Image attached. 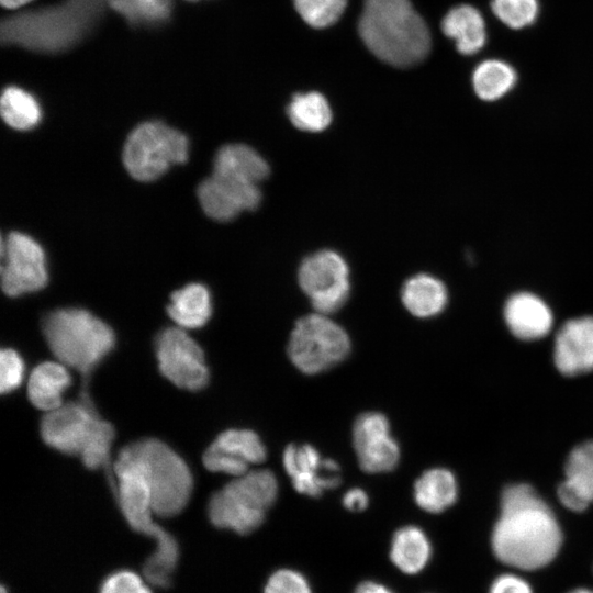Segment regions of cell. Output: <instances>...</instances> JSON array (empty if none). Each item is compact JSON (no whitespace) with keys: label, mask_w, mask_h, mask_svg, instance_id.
<instances>
[{"label":"cell","mask_w":593,"mask_h":593,"mask_svg":"<svg viewBox=\"0 0 593 593\" xmlns=\"http://www.w3.org/2000/svg\"><path fill=\"white\" fill-rule=\"evenodd\" d=\"M561 544L553 513L532 486L514 484L503 491L492 532V549L501 562L523 570L540 569L553 560Z\"/></svg>","instance_id":"1"},{"label":"cell","mask_w":593,"mask_h":593,"mask_svg":"<svg viewBox=\"0 0 593 593\" xmlns=\"http://www.w3.org/2000/svg\"><path fill=\"white\" fill-rule=\"evenodd\" d=\"M359 34L378 58L398 67L423 60L430 48L427 25L409 0H365Z\"/></svg>","instance_id":"2"},{"label":"cell","mask_w":593,"mask_h":593,"mask_svg":"<svg viewBox=\"0 0 593 593\" xmlns=\"http://www.w3.org/2000/svg\"><path fill=\"white\" fill-rule=\"evenodd\" d=\"M109 0H65L27 11L2 23V42L37 52H60L79 42Z\"/></svg>","instance_id":"3"},{"label":"cell","mask_w":593,"mask_h":593,"mask_svg":"<svg viewBox=\"0 0 593 593\" xmlns=\"http://www.w3.org/2000/svg\"><path fill=\"white\" fill-rule=\"evenodd\" d=\"M42 329L55 358L81 374L80 393L90 395V376L115 345L112 328L87 310L69 307L46 314Z\"/></svg>","instance_id":"4"},{"label":"cell","mask_w":593,"mask_h":593,"mask_svg":"<svg viewBox=\"0 0 593 593\" xmlns=\"http://www.w3.org/2000/svg\"><path fill=\"white\" fill-rule=\"evenodd\" d=\"M113 471L116 477L114 496L127 524L135 532L156 540L155 551L144 563V575L152 584L165 588L169 584L179 559L178 542L171 534L154 522L148 486L139 470L118 455Z\"/></svg>","instance_id":"5"},{"label":"cell","mask_w":593,"mask_h":593,"mask_svg":"<svg viewBox=\"0 0 593 593\" xmlns=\"http://www.w3.org/2000/svg\"><path fill=\"white\" fill-rule=\"evenodd\" d=\"M119 456L131 461L148 486L154 514L178 515L188 504L193 479L186 461L157 438H143L120 449Z\"/></svg>","instance_id":"6"},{"label":"cell","mask_w":593,"mask_h":593,"mask_svg":"<svg viewBox=\"0 0 593 593\" xmlns=\"http://www.w3.org/2000/svg\"><path fill=\"white\" fill-rule=\"evenodd\" d=\"M278 491L273 472L266 469L247 471L211 495L209 519L217 528L249 534L262 524Z\"/></svg>","instance_id":"7"},{"label":"cell","mask_w":593,"mask_h":593,"mask_svg":"<svg viewBox=\"0 0 593 593\" xmlns=\"http://www.w3.org/2000/svg\"><path fill=\"white\" fill-rule=\"evenodd\" d=\"M189 143L181 132L159 121L144 122L128 135L123 149V164L138 181H152L172 165L188 159Z\"/></svg>","instance_id":"8"},{"label":"cell","mask_w":593,"mask_h":593,"mask_svg":"<svg viewBox=\"0 0 593 593\" xmlns=\"http://www.w3.org/2000/svg\"><path fill=\"white\" fill-rule=\"evenodd\" d=\"M287 351L298 370L317 374L340 363L349 355L350 339L342 326L316 312L296 321Z\"/></svg>","instance_id":"9"},{"label":"cell","mask_w":593,"mask_h":593,"mask_svg":"<svg viewBox=\"0 0 593 593\" xmlns=\"http://www.w3.org/2000/svg\"><path fill=\"white\" fill-rule=\"evenodd\" d=\"M298 280L314 310L324 315L342 309L350 295L349 267L334 250L323 249L305 257Z\"/></svg>","instance_id":"10"},{"label":"cell","mask_w":593,"mask_h":593,"mask_svg":"<svg viewBox=\"0 0 593 593\" xmlns=\"http://www.w3.org/2000/svg\"><path fill=\"white\" fill-rule=\"evenodd\" d=\"M155 354L160 373L174 385L197 392L210 379L204 351L181 327H167L155 339Z\"/></svg>","instance_id":"11"},{"label":"cell","mask_w":593,"mask_h":593,"mask_svg":"<svg viewBox=\"0 0 593 593\" xmlns=\"http://www.w3.org/2000/svg\"><path fill=\"white\" fill-rule=\"evenodd\" d=\"M101 421L91 396H78L46 412L40 423L43 441L65 455L79 456Z\"/></svg>","instance_id":"12"},{"label":"cell","mask_w":593,"mask_h":593,"mask_svg":"<svg viewBox=\"0 0 593 593\" xmlns=\"http://www.w3.org/2000/svg\"><path fill=\"white\" fill-rule=\"evenodd\" d=\"M1 287L9 296L34 292L47 283L45 255L30 236L10 233L1 242Z\"/></svg>","instance_id":"13"},{"label":"cell","mask_w":593,"mask_h":593,"mask_svg":"<svg viewBox=\"0 0 593 593\" xmlns=\"http://www.w3.org/2000/svg\"><path fill=\"white\" fill-rule=\"evenodd\" d=\"M198 199L204 213L226 222L244 211L255 210L261 201L257 183L230 172L213 170L198 188Z\"/></svg>","instance_id":"14"},{"label":"cell","mask_w":593,"mask_h":593,"mask_svg":"<svg viewBox=\"0 0 593 593\" xmlns=\"http://www.w3.org/2000/svg\"><path fill=\"white\" fill-rule=\"evenodd\" d=\"M353 445L359 467L365 472H389L399 463L400 447L391 436L390 423L382 413L366 412L356 418Z\"/></svg>","instance_id":"15"},{"label":"cell","mask_w":593,"mask_h":593,"mask_svg":"<svg viewBox=\"0 0 593 593\" xmlns=\"http://www.w3.org/2000/svg\"><path fill=\"white\" fill-rule=\"evenodd\" d=\"M282 463L295 491L311 497L338 486L342 480L338 463L331 458L322 459L317 449L307 444L287 446Z\"/></svg>","instance_id":"16"},{"label":"cell","mask_w":593,"mask_h":593,"mask_svg":"<svg viewBox=\"0 0 593 593\" xmlns=\"http://www.w3.org/2000/svg\"><path fill=\"white\" fill-rule=\"evenodd\" d=\"M555 363L566 376L593 370V316L566 322L555 340Z\"/></svg>","instance_id":"17"},{"label":"cell","mask_w":593,"mask_h":593,"mask_svg":"<svg viewBox=\"0 0 593 593\" xmlns=\"http://www.w3.org/2000/svg\"><path fill=\"white\" fill-rule=\"evenodd\" d=\"M504 318L510 331L525 340L546 336L552 327V313L539 296L529 292L512 295L504 306Z\"/></svg>","instance_id":"18"},{"label":"cell","mask_w":593,"mask_h":593,"mask_svg":"<svg viewBox=\"0 0 593 593\" xmlns=\"http://www.w3.org/2000/svg\"><path fill=\"white\" fill-rule=\"evenodd\" d=\"M71 381L68 368L61 362H41L29 377V400L36 409L45 413L56 410L65 403L63 395Z\"/></svg>","instance_id":"19"},{"label":"cell","mask_w":593,"mask_h":593,"mask_svg":"<svg viewBox=\"0 0 593 593\" xmlns=\"http://www.w3.org/2000/svg\"><path fill=\"white\" fill-rule=\"evenodd\" d=\"M441 29L452 38L459 53L473 55L481 51L486 42L485 22L480 11L469 4H460L444 16Z\"/></svg>","instance_id":"20"},{"label":"cell","mask_w":593,"mask_h":593,"mask_svg":"<svg viewBox=\"0 0 593 593\" xmlns=\"http://www.w3.org/2000/svg\"><path fill=\"white\" fill-rule=\"evenodd\" d=\"M401 300L412 315L427 318L438 315L446 307L448 292L436 277L418 273L404 282Z\"/></svg>","instance_id":"21"},{"label":"cell","mask_w":593,"mask_h":593,"mask_svg":"<svg viewBox=\"0 0 593 593\" xmlns=\"http://www.w3.org/2000/svg\"><path fill=\"white\" fill-rule=\"evenodd\" d=\"M170 318L181 328H200L212 313L209 290L201 283H190L170 295L167 306Z\"/></svg>","instance_id":"22"},{"label":"cell","mask_w":593,"mask_h":593,"mask_svg":"<svg viewBox=\"0 0 593 593\" xmlns=\"http://www.w3.org/2000/svg\"><path fill=\"white\" fill-rule=\"evenodd\" d=\"M457 482L454 474L444 468H433L421 474L414 483V500L428 513H440L457 499Z\"/></svg>","instance_id":"23"},{"label":"cell","mask_w":593,"mask_h":593,"mask_svg":"<svg viewBox=\"0 0 593 593\" xmlns=\"http://www.w3.org/2000/svg\"><path fill=\"white\" fill-rule=\"evenodd\" d=\"M432 555L430 542L425 533L416 526L399 528L391 541L390 558L404 573L415 574L428 563Z\"/></svg>","instance_id":"24"},{"label":"cell","mask_w":593,"mask_h":593,"mask_svg":"<svg viewBox=\"0 0 593 593\" xmlns=\"http://www.w3.org/2000/svg\"><path fill=\"white\" fill-rule=\"evenodd\" d=\"M213 170L230 172L257 184L270 174L265 158L245 144L221 147L214 157Z\"/></svg>","instance_id":"25"},{"label":"cell","mask_w":593,"mask_h":593,"mask_svg":"<svg viewBox=\"0 0 593 593\" xmlns=\"http://www.w3.org/2000/svg\"><path fill=\"white\" fill-rule=\"evenodd\" d=\"M517 81L515 69L499 59L480 63L473 70L472 85L477 96L484 101H495L504 97Z\"/></svg>","instance_id":"26"},{"label":"cell","mask_w":593,"mask_h":593,"mask_svg":"<svg viewBox=\"0 0 593 593\" xmlns=\"http://www.w3.org/2000/svg\"><path fill=\"white\" fill-rule=\"evenodd\" d=\"M291 123L304 132H322L332 122V110L318 92L296 93L287 109Z\"/></svg>","instance_id":"27"},{"label":"cell","mask_w":593,"mask_h":593,"mask_svg":"<svg viewBox=\"0 0 593 593\" xmlns=\"http://www.w3.org/2000/svg\"><path fill=\"white\" fill-rule=\"evenodd\" d=\"M0 111L4 122L12 128L26 131L36 126L42 119L37 100L20 87L9 86L1 96Z\"/></svg>","instance_id":"28"},{"label":"cell","mask_w":593,"mask_h":593,"mask_svg":"<svg viewBox=\"0 0 593 593\" xmlns=\"http://www.w3.org/2000/svg\"><path fill=\"white\" fill-rule=\"evenodd\" d=\"M213 444L249 465L261 463L267 458V449L260 437L250 429H226L217 435Z\"/></svg>","instance_id":"29"},{"label":"cell","mask_w":593,"mask_h":593,"mask_svg":"<svg viewBox=\"0 0 593 593\" xmlns=\"http://www.w3.org/2000/svg\"><path fill=\"white\" fill-rule=\"evenodd\" d=\"M566 481L593 502V440L573 448L566 461Z\"/></svg>","instance_id":"30"},{"label":"cell","mask_w":593,"mask_h":593,"mask_svg":"<svg viewBox=\"0 0 593 593\" xmlns=\"http://www.w3.org/2000/svg\"><path fill=\"white\" fill-rule=\"evenodd\" d=\"M109 5L131 24H158L171 12V0H109Z\"/></svg>","instance_id":"31"},{"label":"cell","mask_w":593,"mask_h":593,"mask_svg":"<svg viewBox=\"0 0 593 593\" xmlns=\"http://www.w3.org/2000/svg\"><path fill=\"white\" fill-rule=\"evenodd\" d=\"M113 425L101 418L79 457L87 469L103 468L110 474V450L114 439Z\"/></svg>","instance_id":"32"},{"label":"cell","mask_w":593,"mask_h":593,"mask_svg":"<svg viewBox=\"0 0 593 593\" xmlns=\"http://www.w3.org/2000/svg\"><path fill=\"white\" fill-rule=\"evenodd\" d=\"M491 9L506 26L519 30L536 21L539 4L538 0H492Z\"/></svg>","instance_id":"33"},{"label":"cell","mask_w":593,"mask_h":593,"mask_svg":"<svg viewBox=\"0 0 593 593\" xmlns=\"http://www.w3.org/2000/svg\"><path fill=\"white\" fill-rule=\"evenodd\" d=\"M293 2L301 18L316 29L335 23L347 4V0H293Z\"/></svg>","instance_id":"34"},{"label":"cell","mask_w":593,"mask_h":593,"mask_svg":"<svg viewBox=\"0 0 593 593\" xmlns=\"http://www.w3.org/2000/svg\"><path fill=\"white\" fill-rule=\"evenodd\" d=\"M24 361L20 354L12 348L0 351V391L2 394L16 390L24 378Z\"/></svg>","instance_id":"35"},{"label":"cell","mask_w":593,"mask_h":593,"mask_svg":"<svg viewBox=\"0 0 593 593\" xmlns=\"http://www.w3.org/2000/svg\"><path fill=\"white\" fill-rule=\"evenodd\" d=\"M202 462L209 471L223 472L233 477H239L249 471V463L227 454L213 443L204 450Z\"/></svg>","instance_id":"36"},{"label":"cell","mask_w":593,"mask_h":593,"mask_svg":"<svg viewBox=\"0 0 593 593\" xmlns=\"http://www.w3.org/2000/svg\"><path fill=\"white\" fill-rule=\"evenodd\" d=\"M99 593H153L144 579L134 571L119 570L101 583Z\"/></svg>","instance_id":"37"},{"label":"cell","mask_w":593,"mask_h":593,"mask_svg":"<svg viewBox=\"0 0 593 593\" xmlns=\"http://www.w3.org/2000/svg\"><path fill=\"white\" fill-rule=\"evenodd\" d=\"M264 593H312L307 580L298 571L280 569L268 579Z\"/></svg>","instance_id":"38"},{"label":"cell","mask_w":593,"mask_h":593,"mask_svg":"<svg viewBox=\"0 0 593 593\" xmlns=\"http://www.w3.org/2000/svg\"><path fill=\"white\" fill-rule=\"evenodd\" d=\"M489 593H533V591L524 579L506 573L492 582Z\"/></svg>","instance_id":"39"},{"label":"cell","mask_w":593,"mask_h":593,"mask_svg":"<svg viewBox=\"0 0 593 593\" xmlns=\"http://www.w3.org/2000/svg\"><path fill=\"white\" fill-rule=\"evenodd\" d=\"M558 497L568 510L574 512H582L590 505L588 500L566 480L558 488Z\"/></svg>","instance_id":"40"},{"label":"cell","mask_w":593,"mask_h":593,"mask_svg":"<svg viewBox=\"0 0 593 593\" xmlns=\"http://www.w3.org/2000/svg\"><path fill=\"white\" fill-rule=\"evenodd\" d=\"M369 497L367 493L359 488L348 490L343 496V505L351 512H360L367 508Z\"/></svg>","instance_id":"41"},{"label":"cell","mask_w":593,"mask_h":593,"mask_svg":"<svg viewBox=\"0 0 593 593\" xmlns=\"http://www.w3.org/2000/svg\"><path fill=\"white\" fill-rule=\"evenodd\" d=\"M355 593H393V592L380 583H377L373 581H365L356 588Z\"/></svg>","instance_id":"42"},{"label":"cell","mask_w":593,"mask_h":593,"mask_svg":"<svg viewBox=\"0 0 593 593\" xmlns=\"http://www.w3.org/2000/svg\"><path fill=\"white\" fill-rule=\"evenodd\" d=\"M30 1L31 0H1V3L8 9H15L26 4Z\"/></svg>","instance_id":"43"},{"label":"cell","mask_w":593,"mask_h":593,"mask_svg":"<svg viewBox=\"0 0 593 593\" xmlns=\"http://www.w3.org/2000/svg\"><path fill=\"white\" fill-rule=\"evenodd\" d=\"M569 593H593L592 589L579 588L570 591Z\"/></svg>","instance_id":"44"},{"label":"cell","mask_w":593,"mask_h":593,"mask_svg":"<svg viewBox=\"0 0 593 593\" xmlns=\"http://www.w3.org/2000/svg\"><path fill=\"white\" fill-rule=\"evenodd\" d=\"M1 593H9L4 586H1Z\"/></svg>","instance_id":"45"},{"label":"cell","mask_w":593,"mask_h":593,"mask_svg":"<svg viewBox=\"0 0 593 593\" xmlns=\"http://www.w3.org/2000/svg\"><path fill=\"white\" fill-rule=\"evenodd\" d=\"M189 1H197V0H189Z\"/></svg>","instance_id":"46"}]
</instances>
